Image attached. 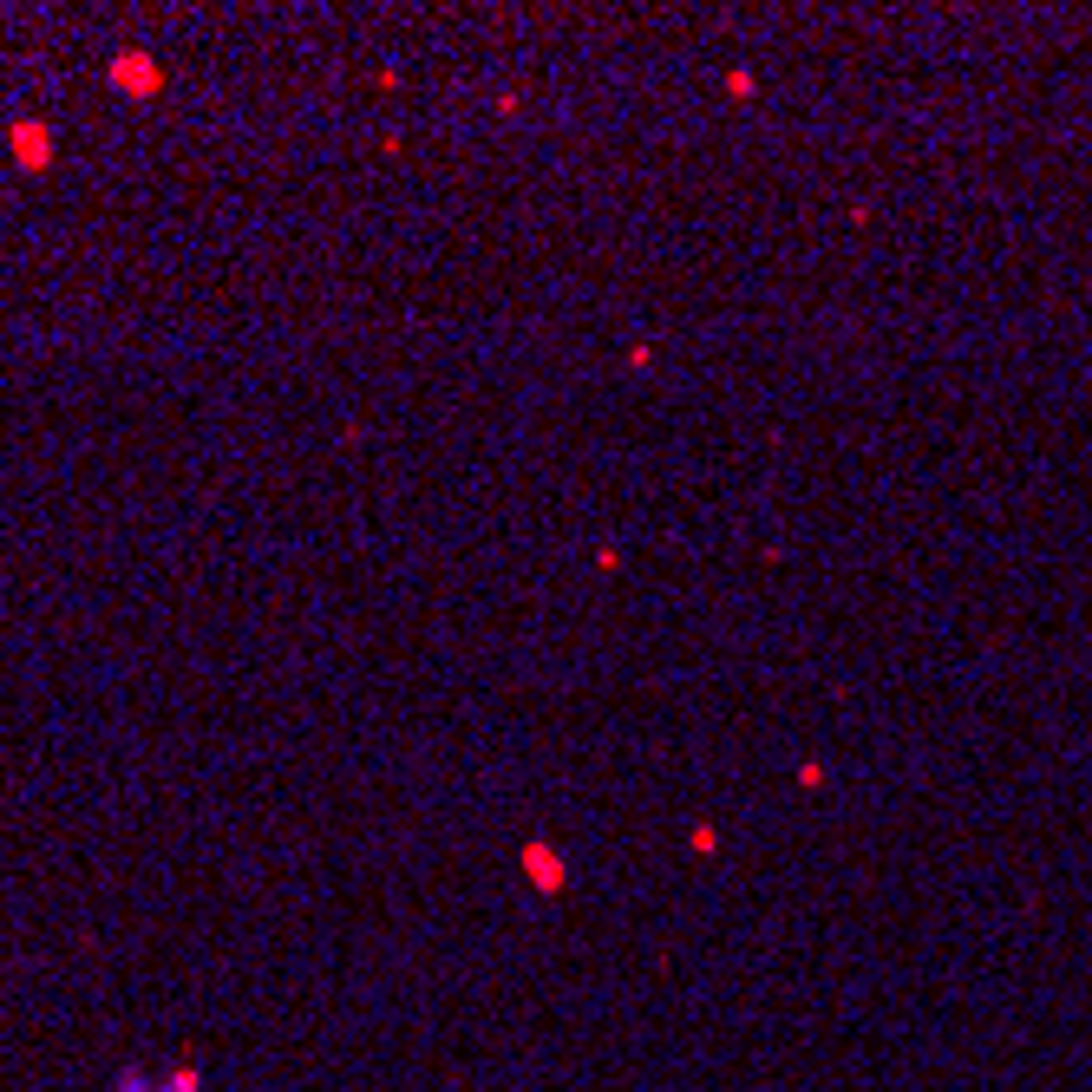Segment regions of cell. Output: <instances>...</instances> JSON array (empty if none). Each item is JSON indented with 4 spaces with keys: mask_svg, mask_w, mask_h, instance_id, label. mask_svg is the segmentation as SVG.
Masks as SVG:
<instances>
[{
    "mask_svg": "<svg viewBox=\"0 0 1092 1092\" xmlns=\"http://www.w3.org/2000/svg\"><path fill=\"white\" fill-rule=\"evenodd\" d=\"M46 150H53V144H46V137L33 132V125H26V132H20V157H26V164H40V157H46Z\"/></svg>",
    "mask_w": 1092,
    "mask_h": 1092,
    "instance_id": "2",
    "label": "cell"
},
{
    "mask_svg": "<svg viewBox=\"0 0 1092 1092\" xmlns=\"http://www.w3.org/2000/svg\"><path fill=\"white\" fill-rule=\"evenodd\" d=\"M119 86L150 92V86H157V66H150V59H119Z\"/></svg>",
    "mask_w": 1092,
    "mask_h": 1092,
    "instance_id": "1",
    "label": "cell"
}]
</instances>
